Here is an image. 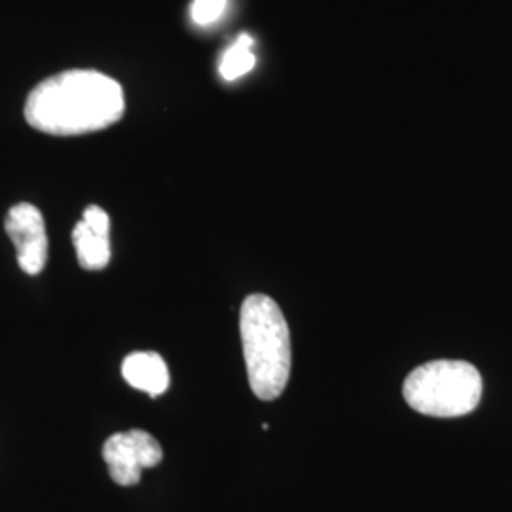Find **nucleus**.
<instances>
[{"mask_svg": "<svg viewBox=\"0 0 512 512\" xmlns=\"http://www.w3.org/2000/svg\"><path fill=\"white\" fill-rule=\"evenodd\" d=\"M122 86L99 71H65L40 82L25 101L31 128L55 137H74L110 128L122 120Z\"/></svg>", "mask_w": 512, "mask_h": 512, "instance_id": "nucleus-1", "label": "nucleus"}, {"mask_svg": "<svg viewBox=\"0 0 512 512\" xmlns=\"http://www.w3.org/2000/svg\"><path fill=\"white\" fill-rule=\"evenodd\" d=\"M239 332L249 384L258 399L274 401L291 376V332L281 308L266 294H251L241 304Z\"/></svg>", "mask_w": 512, "mask_h": 512, "instance_id": "nucleus-2", "label": "nucleus"}, {"mask_svg": "<svg viewBox=\"0 0 512 512\" xmlns=\"http://www.w3.org/2000/svg\"><path fill=\"white\" fill-rule=\"evenodd\" d=\"M404 401L423 416L459 418L475 410L482 397V378L465 361H431L408 374Z\"/></svg>", "mask_w": 512, "mask_h": 512, "instance_id": "nucleus-3", "label": "nucleus"}, {"mask_svg": "<svg viewBox=\"0 0 512 512\" xmlns=\"http://www.w3.org/2000/svg\"><path fill=\"white\" fill-rule=\"evenodd\" d=\"M164 458L160 442L143 429L116 433L103 444V459L118 486H135L145 469L160 465Z\"/></svg>", "mask_w": 512, "mask_h": 512, "instance_id": "nucleus-4", "label": "nucleus"}, {"mask_svg": "<svg viewBox=\"0 0 512 512\" xmlns=\"http://www.w3.org/2000/svg\"><path fill=\"white\" fill-rule=\"evenodd\" d=\"M6 234L16 245L19 268L27 275H38L48 260V236L44 217L33 203H18L8 211Z\"/></svg>", "mask_w": 512, "mask_h": 512, "instance_id": "nucleus-5", "label": "nucleus"}, {"mask_svg": "<svg viewBox=\"0 0 512 512\" xmlns=\"http://www.w3.org/2000/svg\"><path fill=\"white\" fill-rule=\"evenodd\" d=\"M74 251L84 270L99 272L110 262V219L97 205L86 207L82 220L74 226Z\"/></svg>", "mask_w": 512, "mask_h": 512, "instance_id": "nucleus-6", "label": "nucleus"}, {"mask_svg": "<svg viewBox=\"0 0 512 512\" xmlns=\"http://www.w3.org/2000/svg\"><path fill=\"white\" fill-rule=\"evenodd\" d=\"M122 376L133 389L158 397L169 387V368L154 351H135L122 363Z\"/></svg>", "mask_w": 512, "mask_h": 512, "instance_id": "nucleus-7", "label": "nucleus"}, {"mask_svg": "<svg viewBox=\"0 0 512 512\" xmlns=\"http://www.w3.org/2000/svg\"><path fill=\"white\" fill-rule=\"evenodd\" d=\"M253 38L249 35H241L236 40V44L224 54L222 61H220V74L224 80H236L239 76L253 71L256 59L253 52Z\"/></svg>", "mask_w": 512, "mask_h": 512, "instance_id": "nucleus-8", "label": "nucleus"}, {"mask_svg": "<svg viewBox=\"0 0 512 512\" xmlns=\"http://www.w3.org/2000/svg\"><path fill=\"white\" fill-rule=\"evenodd\" d=\"M228 0H194L190 6V16L198 25H211L224 14Z\"/></svg>", "mask_w": 512, "mask_h": 512, "instance_id": "nucleus-9", "label": "nucleus"}]
</instances>
